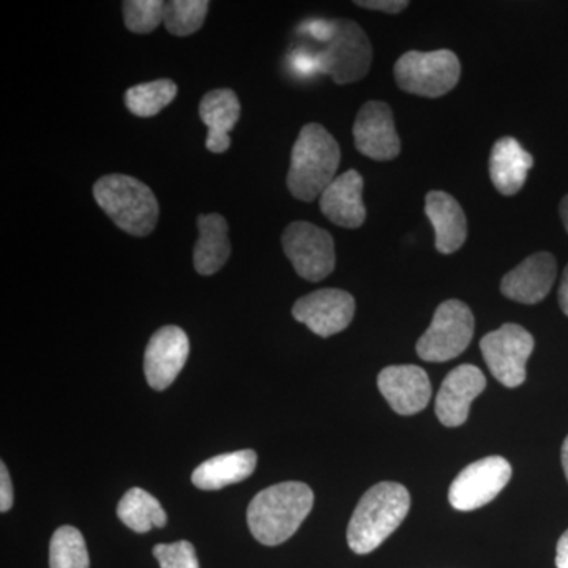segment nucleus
Listing matches in <instances>:
<instances>
[{"mask_svg": "<svg viewBox=\"0 0 568 568\" xmlns=\"http://www.w3.org/2000/svg\"><path fill=\"white\" fill-rule=\"evenodd\" d=\"M315 504V495L302 481H283L263 489L250 503L246 519L260 544L276 547L297 532Z\"/></svg>", "mask_w": 568, "mask_h": 568, "instance_id": "obj_1", "label": "nucleus"}, {"mask_svg": "<svg viewBox=\"0 0 568 568\" xmlns=\"http://www.w3.org/2000/svg\"><path fill=\"white\" fill-rule=\"evenodd\" d=\"M410 495L403 485L383 481L368 489L347 526V545L355 555L379 548L409 514Z\"/></svg>", "mask_w": 568, "mask_h": 568, "instance_id": "obj_2", "label": "nucleus"}, {"mask_svg": "<svg viewBox=\"0 0 568 568\" xmlns=\"http://www.w3.org/2000/svg\"><path fill=\"white\" fill-rule=\"evenodd\" d=\"M342 151L320 123H306L291 153L287 189L295 200L312 203L335 181Z\"/></svg>", "mask_w": 568, "mask_h": 568, "instance_id": "obj_3", "label": "nucleus"}, {"mask_svg": "<svg viewBox=\"0 0 568 568\" xmlns=\"http://www.w3.org/2000/svg\"><path fill=\"white\" fill-rule=\"evenodd\" d=\"M93 197L115 226L134 237H148L159 223L160 205L155 194L132 175H103L93 183Z\"/></svg>", "mask_w": 568, "mask_h": 568, "instance_id": "obj_4", "label": "nucleus"}, {"mask_svg": "<svg viewBox=\"0 0 568 568\" xmlns=\"http://www.w3.org/2000/svg\"><path fill=\"white\" fill-rule=\"evenodd\" d=\"M462 63L450 50L409 51L395 63L399 89L426 99H439L458 84Z\"/></svg>", "mask_w": 568, "mask_h": 568, "instance_id": "obj_5", "label": "nucleus"}, {"mask_svg": "<svg viewBox=\"0 0 568 568\" xmlns=\"http://www.w3.org/2000/svg\"><path fill=\"white\" fill-rule=\"evenodd\" d=\"M315 58L317 71L328 74L336 84H351L372 69V41L357 22L339 18L334 20V36Z\"/></svg>", "mask_w": 568, "mask_h": 568, "instance_id": "obj_6", "label": "nucleus"}, {"mask_svg": "<svg viewBox=\"0 0 568 568\" xmlns=\"http://www.w3.org/2000/svg\"><path fill=\"white\" fill-rule=\"evenodd\" d=\"M473 312L465 302L450 298L437 306L428 331L417 342V354L425 362H448L457 358L473 342Z\"/></svg>", "mask_w": 568, "mask_h": 568, "instance_id": "obj_7", "label": "nucleus"}, {"mask_svg": "<svg viewBox=\"0 0 568 568\" xmlns=\"http://www.w3.org/2000/svg\"><path fill=\"white\" fill-rule=\"evenodd\" d=\"M283 252L294 271L308 282H323L335 271V242L316 224L294 222L282 235Z\"/></svg>", "mask_w": 568, "mask_h": 568, "instance_id": "obj_8", "label": "nucleus"}, {"mask_svg": "<svg viewBox=\"0 0 568 568\" xmlns=\"http://www.w3.org/2000/svg\"><path fill=\"white\" fill-rule=\"evenodd\" d=\"M534 336L518 324H504L480 339V351L491 375L503 386L515 388L526 381V365L534 351Z\"/></svg>", "mask_w": 568, "mask_h": 568, "instance_id": "obj_9", "label": "nucleus"}, {"mask_svg": "<svg viewBox=\"0 0 568 568\" xmlns=\"http://www.w3.org/2000/svg\"><path fill=\"white\" fill-rule=\"evenodd\" d=\"M511 478V466L506 458L487 457L470 463L458 474L448 489L452 507L459 511L487 506Z\"/></svg>", "mask_w": 568, "mask_h": 568, "instance_id": "obj_10", "label": "nucleus"}, {"mask_svg": "<svg viewBox=\"0 0 568 568\" xmlns=\"http://www.w3.org/2000/svg\"><path fill=\"white\" fill-rule=\"evenodd\" d=\"M354 313L353 295L334 287L305 295L293 306L294 320L305 324L313 334L323 338L339 334L349 327Z\"/></svg>", "mask_w": 568, "mask_h": 568, "instance_id": "obj_11", "label": "nucleus"}, {"mask_svg": "<svg viewBox=\"0 0 568 568\" xmlns=\"http://www.w3.org/2000/svg\"><path fill=\"white\" fill-rule=\"evenodd\" d=\"M355 149L376 162H390L402 152L392 108L383 102H368L354 122Z\"/></svg>", "mask_w": 568, "mask_h": 568, "instance_id": "obj_12", "label": "nucleus"}, {"mask_svg": "<svg viewBox=\"0 0 568 568\" xmlns=\"http://www.w3.org/2000/svg\"><path fill=\"white\" fill-rule=\"evenodd\" d=\"M190 354L189 336L178 325H164L149 339L144 373L153 390H164L181 375Z\"/></svg>", "mask_w": 568, "mask_h": 568, "instance_id": "obj_13", "label": "nucleus"}, {"mask_svg": "<svg viewBox=\"0 0 568 568\" xmlns=\"http://www.w3.org/2000/svg\"><path fill=\"white\" fill-rule=\"evenodd\" d=\"M377 387L399 416H414L428 406L432 383L417 365H392L377 376Z\"/></svg>", "mask_w": 568, "mask_h": 568, "instance_id": "obj_14", "label": "nucleus"}, {"mask_svg": "<svg viewBox=\"0 0 568 568\" xmlns=\"http://www.w3.org/2000/svg\"><path fill=\"white\" fill-rule=\"evenodd\" d=\"M487 387V377L476 365H459L448 373L436 398L440 424L455 428L466 424L474 399Z\"/></svg>", "mask_w": 568, "mask_h": 568, "instance_id": "obj_15", "label": "nucleus"}, {"mask_svg": "<svg viewBox=\"0 0 568 568\" xmlns=\"http://www.w3.org/2000/svg\"><path fill=\"white\" fill-rule=\"evenodd\" d=\"M556 274H558V263L551 253L532 254L504 276L500 282V293L519 304H538L551 291Z\"/></svg>", "mask_w": 568, "mask_h": 568, "instance_id": "obj_16", "label": "nucleus"}, {"mask_svg": "<svg viewBox=\"0 0 568 568\" xmlns=\"http://www.w3.org/2000/svg\"><path fill=\"white\" fill-rule=\"evenodd\" d=\"M320 205L336 226L357 230L366 219L364 178L355 170L338 175L321 194Z\"/></svg>", "mask_w": 568, "mask_h": 568, "instance_id": "obj_17", "label": "nucleus"}, {"mask_svg": "<svg viewBox=\"0 0 568 568\" xmlns=\"http://www.w3.org/2000/svg\"><path fill=\"white\" fill-rule=\"evenodd\" d=\"M241 102L231 89H215L205 93L200 103V118L207 126L205 148L212 153H224L231 148L230 133L241 119Z\"/></svg>", "mask_w": 568, "mask_h": 568, "instance_id": "obj_18", "label": "nucleus"}, {"mask_svg": "<svg viewBox=\"0 0 568 568\" xmlns=\"http://www.w3.org/2000/svg\"><path fill=\"white\" fill-rule=\"evenodd\" d=\"M532 166L534 156L515 138H500L493 145L489 178L504 196H514L525 186Z\"/></svg>", "mask_w": 568, "mask_h": 568, "instance_id": "obj_19", "label": "nucleus"}, {"mask_svg": "<svg viewBox=\"0 0 568 568\" xmlns=\"http://www.w3.org/2000/svg\"><path fill=\"white\" fill-rule=\"evenodd\" d=\"M425 213L435 227L436 250L443 254L458 252L465 245L467 222L462 205L452 194L429 192L426 194Z\"/></svg>", "mask_w": 568, "mask_h": 568, "instance_id": "obj_20", "label": "nucleus"}, {"mask_svg": "<svg viewBox=\"0 0 568 568\" xmlns=\"http://www.w3.org/2000/svg\"><path fill=\"white\" fill-rule=\"evenodd\" d=\"M200 239L193 250L194 271L203 276L222 271L231 256L230 224L220 213L197 216Z\"/></svg>", "mask_w": 568, "mask_h": 568, "instance_id": "obj_21", "label": "nucleus"}, {"mask_svg": "<svg viewBox=\"0 0 568 568\" xmlns=\"http://www.w3.org/2000/svg\"><path fill=\"white\" fill-rule=\"evenodd\" d=\"M257 465L254 450L231 452L204 462L194 469L192 481L194 487L204 491H215L230 485L244 481L252 476Z\"/></svg>", "mask_w": 568, "mask_h": 568, "instance_id": "obj_22", "label": "nucleus"}, {"mask_svg": "<svg viewBox=\"0 0 568 568\" xmlns=\"http://www.w3.org/2000/svg\"><path fill=\"white\" fill-rule=\"evenodd\" d=\"M118 517L126 528L138 534L152 528H164L168 515L162 504L142 488H132L123 495L118 506Z\"/></svg>", "mask_w": 568, "mask_h": 568, "instance_id": "obj_23", "label": "nucleus"}, {"mask_svg": "<svg viewBox=\"0 0 568 568\" xmlns=\"http://www.w3.org/2000/svg\"><path fill=\"white\" fill-rule=\"evenodd\" d=\"M178 85L171 80H156L133 85L125 92V104L138 118H153L174 102Z\"/></svg>", "mask_w": 568, "mask_h": 568, "instance_id": "obj_24", "label": "nucleus"}, {"mask_svg": "<svg viewBox=\"0 0 568 568\" xmlns=\"http://www.w3.org/2000/svg\"><path fill=\"white\" fill-rule=\"evenodd\" d=\"M88 547L84 537L73 526L55 530L50 544V568H89Z\"/></svg>", "mask_w": 568, "mask_h": 568, "instance_id": "obj_25", "label": "nucleus"}, {"mask_svg": "<svg viewBox=\"0 0 568 568\" xmlns=\"http://www.w3.org/2000/svg\"><path fill=\"white\" fill-rule=\"evenodd\" d=\"M209 7L207 0H171L164 6V28L175 37L193 36L203 28Z\"/></svg>", "mask_w": 568, "mask_h": 568, "instance_id": "obj_26", "label": "nucleus"}, {"mask_svg": "<svg viewBox=\"0 0 568 568\" xmlns=\"http://www.w3.org/2000/svg\"><path fill=\"white\" fill-rule=\"evenodd\" d=\"M163 0H125L122 2L123 21L133 33H152L163 22Z\"/></svg>", "mask_w": 568, "mask_h": 568, "instance_id": "obj_27", "label": "nucleus"}, {"mask_svg": "<svg viewBox=\"0 0 568 568\" xmlns=\"http://www.w3.org/2000/svg\"><path fill=\"white\" fill-rule=\"evenodd\" d=\"M153 556L162 568H200L196 549L186 540L156 545L153 547Z\"/></svg>", "mask_w": 568, "mask_h": 568, "instance_id": "obj_28", "label": "nucleus"}, {"mask_svg": "<svg viewBox=\"0 0 568 568\" xmlns=\"http://www.w3.org/2000/svg\"><path fill=\"white\" fill-rule=\"evenodd\" d=\"M355 6L361 9L383 11V13L396 14L409 7L407 0H357Z\"/></svg>", "mask_w": 568, "mask_h": 568, "instance_id": "obj_29", "label": "nucleus"}, {"mask_svg": "<svg viewBox=\"0 0 568 568\" xmlns=\"http://www.w3.org/2000/svg\"><path fill=\"white\" fill-rule=\"evenodd\" d=\"M301 32L310 33L313 39L327 43L334 36V20L306 21L301 26Z\"/></svg>", "mask_w": 568, "mask_h": 568, "instance_id": "obj_30", "label": "nucleus"}, {"mask_svg": "<svg viewBox=\"0 0 568 568\" xmlns=\"http://www.w3.org/2000/svg\"><path fill=\"white\" fill-rule=\"evenodd\" d=\"M13 484H11L6 463H2L0 465V511L2 514H7L10 510L11 506H13Z\"/></svg>", "mask_w": 568, "mask_h": 568, "instance_id": "obj_31", "label": "nucleus"}, {"mask_svg": "<svg viewBox=\"0 0 568 568\" xmlns=\"http://www.w3.org/2000/svg\"><path fill=\"white\" fill-rule=\"evenodd\" d=\"M293 63L294 69L301 71V73L310 74L317 70L315 55L306 54V52H294Z\"/></svg>", "mask_w": 568, "mask_h": 568, "instance_id": "obj_32", "label": "nucleus"}, {"mask_svg": "<svg viewBox=\"0 0 568 568\" xmlns=\"http://www.w3.org/2000/svg\"><path fill=\"white\" fill-rule=\"evenodd\" d=\"M556 567L568 568V530L559 538L558 552H556Z\"/></svg>", "mask_w": 568, "mask_h": 568, "instance_id": "obj_33", "label": "nucleus"}, {"mask_svg": "<svg viewBox=\"0 0 568 568\" xmlns=\"http://www.w3.org/2000/svg\"><path fill=\"white\" fill-rule=\"evenodd\" d=\"M559 305L562 312L568 316V264L566 271H564L562 282L559 286Z\"/></svg>", "mask_w": 568, "mask_h": 568, "instance_id": "obj_34", "label": "nucleus"}, {"mask_svg": "<svg viewBox=\"0 0 568 568\" xmlns=\"http://www.w3.org/2000/svg\"><path fill=\"white\" fill-rule=\"evenodd\" d=\"M560 219H562L564 227H566V231L568 233V194L566 197H564L562 201H560Z\"/></svg>", "mask_w": 568, "mask_h": 568, "instance_id": "obj_35", "label": "nucleus"}, {"mask_svg": "<svg viewBox=\"0 0 568 568\" xmlns=\"http://www.w3.org/2000/svg\"><path fill=\"white\" fill-rule=\"evenodd\" d=\"M562 467L564 473H566L567 481H568V436L562 444Z\"/></svg>", "mask_w": 568, "mask_h": 568, "instance_id": "obj_36", "label": "nucleus"}]
</instances>
